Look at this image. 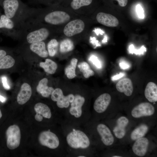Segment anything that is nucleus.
Segmentation results:
<instances>
[{
  "label": "nucleus",
  "instance_id": "f257e3e1",
  "mask_svg": "<svg viewBox=\"0 0 157 157\" xmlns=\"http://www.w3.org/2000/svg\"><path fill=\"white\" fill-rule=\"evenodd\" d=\"M64 136L67 157H86L95 152L94 145L82 125L72 124L62 119L60 124Z\"/></svg>",
  "mask_w": 157,
  "mask_h": 157
},
{
  "label": "nucleus",
  "instance_id": "f03ea898",
  "mask_svg": "<svg viewBox=\"0 0 157 157\" xmlns=\"http://www.w3.org/2000/svg\"><path fill=\"white\" fill-rule=\"evenodd\" d=\"M4 14L11 19L22 30L31 17L33 8L21 0H0Z\"/></svg>",
  "mask_w": 157,
  "mask_h": 157
},
{
  "label": "nucleus",
  "instance_id": "7ed1b4c3",
  "mask_svg": "<svg viewBox=\"0 0 157 157\" xmlns=\"http://www.w3.org/2000/svg\"><path fill=\"white\" fill-rule=\"evenodd\" d=\"M74 98V94L70 93L65 95L60 88L54 89L52 92L51 99L52 101L56 102L58 113L62 119Z\"/></svg>",
  "mask_w": 157,
  "mask_h": 157
},
{
  "label": "nucleus",
  "instance_id": "20e7f679",
  "mask_svg": "<svg viewBox=\"0 0 157 157\" xmlns=\"http://www.w3.org/2000/svg\"><path fill=\"white\" fill-rule=\"evenodd\" d=\"M22 31L11 19L3 13L0 9V33L14 39H20Z\"/></svg>",
  "mask_w": 157,
  "mask_h": 157
},
{
  "label": "nucleus",
  "instance_id": "39448f33",
  "mask_svg": "<svg viewBox=\"0 0 157 157\" xmlns=\"http://www.w3.org/2000/svg\"><path fill=\"white\" fill-rule=\"evenodd\" d=\"M111 99L110 95L106 93L101 94L97 97L93 105L94 116L92 119L99 120L104 117L110 103Z\"/></svg>",
  "mask_w": 157,
  "mask_h": 157
},
{
  "label": "nucleus",
  "instance_id": "423d86ee",
  "mask_svg": "<svg viewBox=\"0 0 157 157\" xmlns=\"http://www.w3.org/2000/svg\"><path fill=\"white\" fill-rule=\"evenodd\" d=\"M7 147L14 149L18 147L20 144L21 133L19 127L13 125L9 126L6 132Z\"/></svg>",
  "mask_w": 157,
  "mask_h": 157
},
{
  "label": "nucleus",
  "instance_id": "0eeeda50",
  "mask_svg": "<svg viewBox=\"0 0 157 157\" xmlns=\"http://www.w3.org/2000/svg\"><path fill=\"white\" fill-rule=\"evenodd\" d=\"M154 112L155 108L153 106L149 103L144 102L135 107L131 110V115L134 118H139L151 116Z\"/></svg>",
  "mask_w": 157,
  "mask_h": 157
},
{
  "label": "nucleus",
  "instance_id": "6e6552de",
  "mask_svg": "<svg viewBox=\"0 0 157 157\" xmlns=\"http://www.w3.org/2000/svg\"><path fill=\"white\" fill-rule=\"evenodd\" d=\"M36 112L35 119L41 122L44 119H50L53 117V112L50 108L46 104L41 102L37 103L34 107Z\"/></svg>",
  "mask_w": 157,
  "mask_h": 157
},
{
  "label": "nucleus",
  "instance_id": "1a4fd4ad",
  "mask_svg": "<svg viewBox=\"0 0 157 157\" xmlns=\"http://www.w3.org/2000/svg\"><path fill=\"white\" fill-rule=\"evenodd\" d=\"M84 27L85 24L82 20L75 19L69 22L65 26L63 32L66 36L71 37L81 32Z\"/></svg>",
  "mask_w": 157,
  "mask_h": 157
},
{
  "label": "nucleus",
  "instance_id": "9d476101",
  "mask_svg": "<svg viewBox=\"0 0 157 157\" xmlns=\"http://www.w3.org/2000/svg\"><path fill=\"white\" fill-rule=\"evenodd\" d=\"M148 139L142 137L135 140L132 147L134 154L139 156H143L147 153L149 145Z\"/></svg>",
  "mask_w": 157,
  "mask_h": 157
},
{
  "label": "nucleus",
  "instance_id": "9b49d317",
  "mask_svg": "<svg viewBox=\"0 0 157 157\" xmlns=\"http://www.w3.org/2000/svg\"><path fill=\"white\" fill-rule=\"evenodd\" d=\"M129 123L128 119L124 116L120 117L117 119L116 125L113 130L117 138L121 139L124 137L126 133V127Z\"/></svg>",
  "mask_w": 157,
  "mask_h": 157
},
{
  "label": "nucleus",
  "instance_id": "f8f14e48",
  "mask_svg": "<svg viewBox=\"0 0 157 157\" xmlns=\"http://www.w3.org/2000/svg\"><path fill=\"white\" fill-rule=\"evenodd\" d=\"M96 19L99 23L108 27H116L119 24L118 19L115 17L110 14L102 12L97 14Z\"/></svg>",
  "mask_w": 157,
  "mask_h": 157
},
{
  "label": "nucleus",
  "instance_id": "ddd939ff",
  "mask_svg": "<svg viewBox=\"0 0 157 157\" xmlns=\"http://www.w3.org/2000/svg\"><path fill=\"white\" fill-rule=\"evenodd\" d=\"M32 89L31 86L27 83H23L17 95V103L20 105L25 104L30 99Z\"/></svg>",
  "mask_w": 157,
  "mask_h": 157
},
{
  "label": "nucleus",
  "instance_id": "4468645a",
  "mask_svg": "<svg viewBox=\"0 0 157 157\" xmlns=\"http://www.w3.org/2000/svg\"><path fill=\"white\" fill-rule=\"evenodd\" d=\"M116 87L119 92L124 93L127 96H131L133 93L132 83L129 78H124L121 79L117 83Z\"/></svg>",
  "mask_w": 157,
  "mask_h": 157
},
{
  "label": "nucleus",
  "instance_id": "2eb2a0df",
  "mask_svg": "<svg viewBox=\"0 0 157 157\" xmlns=\"http://www.w3.org/2000/svg\"><path fill=\"white\" fill-rule=\"evenodd\" d=\"M28 44V49L31 52L41 57H48V52L46 49L45 43L44 41Z\"/></svg>",
  "mask_w": 157,
  "mask_h": 157
},
{
  "label": "nucleus",
  "instance_id": "dca6fc26",
  "mask_svg": "<svg viewBox=\"0 0 157 157\" xmlns=\"http://www.w3.org/2000/svg\"><path fill=\"white\" fill-rule=\"evenodd\" d=\"M48 82L47 78H43L40 81L36 87L38 92L45 98L49 97L54 90L53 88L47 85Z\"/></svg>",
  "mask_w": 157,
  "mask_h": 157
},
{
  "label": "nucleus",
  "instance_id": "f3484780",
  "mask_svg": "<svg viewBox=\"0 0 157 157\" xmlns=\"http://www.w3.org/2000/svg\"><path fill=\"white\" fill-rule=\"evenodd\" d=\"M146 98L150 102L157 101V86L154 82H149L147 85L144 92Z\"/></svg>",
  "mask_w": 157,
  "mask_h": 157
},
{
  "label": "nucleus",
  "instance_id": "a211bd4d",
  "mask_svg": "<svg viewBox=\"0 0 157 157\" xmlns=\"http://www.w3.org/2000/svg\"><path fill=\"white\" fill-rule=\"evenodd\" d=\"M149 128L145 124H142L135 129L131 134V138L133 140L143 137L147 133Z\"/></svg>",
  "mask_w": 157,
  "mask_h": 157
},
{
  "label": "nucleus",
  "instance_id": "6ab92c4d",
  "mask_svg": "<svg viewBox=\"0 0 157 157\" xmlns=\"http://www.w3.org/2000/svg\"><path fill=\"white\" fill-rule=\"evenodd\" d=\"M40 66L44 69L45 72L50 74L54 73L57 68L56 63L49 58L46 59L44 62H40Z\"/></svg>",
  "mask_w": 157,
  "mask_h": 157
},
{
  "label": "nucleus",
  "instance_id": "aec40b11",
  "mask_svg": "<svg viewBox=\"0 0 157 157\" xmlns=\"http://www.w3.org/2000/svg\"><path fill=\"white\" fill-rule=\"evenodd\" d=\"M77 59L76 58H72L70 64L65 69V73L69 79H72L76 76L75 69L77 63Z\"/></svg>",
  "mask_w": 157,
  "mask_h": 157
},
{
  "label": "nucleus",
  "instance_id": "412c9836",
  "mask_svg": "<svg viewBox=\"0 0 157 157\" xmlns=\"http://www.w3.org/2000/svg\"><path fill=\"white\" fill-rule=\"evenodd\" d=\"M15 63V60L13 57L7 55L0 59V69L10 68L14 65Z\"/></svg>",
  "mask_w": 157,
  "mask_h": 157
},
{
  "label": "nucleus",
  "instance_id": "4be33fe9",
  "mask_svg": "<svg viewBox=\"0 0 157 157\" xmlns=\"http://www.w3.org/2000/svg\"><path fill=\"white\" fill-rule=\"evenodd\" d=\"M78 67L85 78H88L94 74L93 71L91 69L88 64L86 62H83L80 63L78 65Z\"/></svg>",
  "mask_w": 157,
  "mask_h": 157
},
{
  "label": "nucleus",
  "instance_id": "5701e85b",
  "mask_svg": "<svg viewBox=\"0 0 157 157\" xmlns=\"http://www.w3.org/2000/svg\"><path fill=\"white\" fill-rule=\"evenodd\" d=\"M73 42L71 40L66 39L62 41L60 44V50L62 53L72 51L74 49Z\"/></svg>",
  "mask_w": 157,
  "mask_h": 157
},
{
  "label": "nucleus",
  "instance_id": "b1692460",
  "mask_svg": "<svg viewBox=\"0 0 157 157\" xmlns=\"http://www.w3.org/2000/svg\"><path fill=\"white\" fill-rule=\"evenodd\" d=\"M92 1L93 0H71L70 6L73 9L76 10L90 5Z\"/></svg>",
  "mask_w": 157,
  "mask_h": 157
},
{
  "label": "nucleus",
  "instance_id": "393cba45",
  "mask_svg": "<svg viewBox=\"0 0 157 157\" xmlns=\"http://www.w3.org/2000/svg\"><path fill=\"white\" fill-rule=\"evenodd\" d=\"M58 45V42L55 39H52L48 42L47 45V51L50 56L53 57L56 54Z\"/></svg>",
  "mask_w": 157,
  "mask_h": 157
},
{
  "label": "nucleus",
  "instance_id": "a878e982",
  "mask_svg": "<svg viewBox=\"0 0 157 157\" xmlns=\"http://www.w3.org/2000/svg\"><path fill=\"white\" fill-rule=\"evenodd\" d=\"M130 52L132 54L134 53L136 54H143L146 51V49L144 46H142L138 50L135 49L133 44H131L129 47Z\"/></svg>",
  "mask_w": 157,
  "mask_h": 157
},
{
  "label": "nucleus",
  "instance_id": "bb28decb",
  "mask_svg": "<svg viewBox=\"0 0 157 157\" xmlns=\"http://www.w3.org/2000/svg\"><path fill=\"white\" fill-rule=\"evenodd\" d=\"M89 60L98 68L99 69L101 68V63L97 57L92 56L90 57Z\"/></svg>",
  "mask_w": 157,
  "mask_h": 157
},
{
  "label": "nucleus",
  "instance_id": "cd10ccee",
  "mask_svg": "<svg viewBox=\"0 0 157 157\" xmlns=\"http://www.w3.org/2000/svg\"><path fill=\"white\" fill-rule=\"evenodd\" d=\"M56 0H31L30 1L33 3L37 4V3H42L47 4H52V3L54 1Z\"/></svg>",
  "mask_w": 157,
  "mask_h": 157
},
{
  "label": "nucleus",
  "instance_id": "c85d7f7f",
  "mask_svg": "<svg viewBox=\"0 0 157 157\" xmlns=\"http://www.w3.org/2000/svg\"><path fill=\"white\" fill-rule=\"evenodd\" d=\"M136 11L140 18H144V15L143 13V10L142 8L140 5L137 6L136 7Z\"/></svg>",
  "mask_w": 157,
  "mask_h": 157
},
{
  "label": "nucleus",
  "instance_id": "c756f323",
  "mask_svg": "<svg viewBox=\"0 0 157 157\" xmlns=\"http://www.w3.org/2000/svg\"><path fill=\"white\" fill-rule=\"evenodd\" d=\"M1 79L4 88L6 90L9 89L10 87L8 84L6 77L5 76H3L1 77Z\"/></svg>",
  "mask_w": 157,
  "mask_h": 157
},
{
  "label": "nucleus",
  "instance_id": "7c9ffc66",
  "mask_svg": "<svg viewBox=\"0 0 157 157\" xmlns=\"http://www.w3.org/2000/svg\"><path fill=\"white\" fill-rule=\"evenodd\" d=\"M124 74L123 72H120L119 74L112 77L111 80L113 81L117 80L122 77L124 75Z\"/></svg>",
  "mask_w": 157,
  "mask_h": 157
},
{
  "label": "nucleus",
  "instance_id": "2f4dec72",
  "mask_svg": "<svg viewBox=\"0 0 157 157\" xmlns=\"http://www.w3.org/2000/svg\"><path fill=\"white\" fill-rule=\"evenodd\" d=\"M117 1L119 5L122 7L125 6L127 4L128 0H116Z\"/></svg>",
  "mask_w": 157,
  "mask_h": 157
},
{
  "label": "nucleus",
  "instance_id": "473e14b6",
  "mask_svg": "<svg viewBox=\"0 0 157 157\" xmlns=\"http://www.w3.org/2000/svg\"><path fill=\"white\" fill-rule=\"evenodd\" d=\"M119 66L122 69H128L129 67V65L127 64L124 62H121L119 63Z\"/></svg>",
  "mask_w": 157,
  "mask_h": 157
},
{
  "label": "nucleus",
  "instance_id": "72a5a7b5",
  "mask_svg": "<svg viewBox=\"0 0 157 157\" xmlns=\"http://www.w3.org/2000/svg\"><path fill=\"white\" fill-rule=\"evenodd\" d=\"M6 50L3 49H0V59L7 55Z\"/></svg>",
  "mask_w": 157,
  "mask_h": 157
},
{
  "label": "nucleus",
  "instance_id": "f704fd0d",
  "mask_svg": "<svg viewBox=\"0 0 157 157\" xmlns=\"http://www.w3.org/2000/svg\"><path fill=\"white\" fill-rule=\"evenodd\" d=\"M6 100V99L5 97L0 95V101L2 103H4Z\"/></svg>",
  "mask_w": 157,
  "mask_h": 157
},
{
  "label": "nucleus",
  "instance_id": "c9c22d12",
  "mask_svg": "<svg viewBox=\"0 0 157 157\" xmlns=\"http://www.w3.org/2000/svg\"><path fill=\"white\" fill-rule=\"evenodd\" d=\"M2 116V114L1 110L0 109V119L1 117Z\"/></svg>",
  "mask_w": 157,
  "mask_h": 157
},
{
  "label": "nucleus",
  "instance_id": "e433bc0d",
  "mask_svg": "<svg viewBox=\"0 0 157 157\" xmlns=\"http://www.w3.org/2000/svg\"><path fill=\"white\" fill-rule=\"evenodd\" d=\"M113 157H121V156L117 155L113 156H112Z\"/></svg>",
  "mask_w": 157,
  "mask_h": 157
},
{
  "label": "nucleus",
  "instance_id": "4c0bfd02",
  "mask_svg": "<svg viewBox=\"0 0 157 157\" xmlns=\"http://www.w3.org/2000/svg\"><path fill=\"white\" fill-rule=\"evenodd\" d=\"M30 0V1H31V0Z\"/></svg>",
  "mask_w": 157,
  "mask_h": 157
}]
</instances>
